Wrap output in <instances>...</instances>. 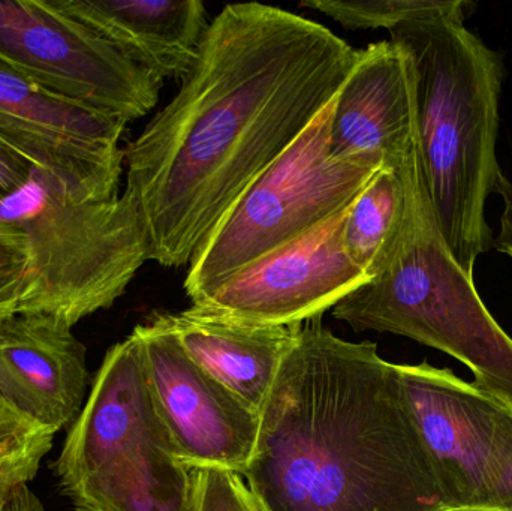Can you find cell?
Returning a JSON list of instances; mask_svg holds the SVG:
<instances>
[{"label": "cell", "mask_w": 512, "mask_h": 511, "mask_svg": "<svg viewBox=\"0 0 512 511\" xmlns=\"http://www.w3.org/2000/svg\"><path fill=\"white\" fill-rule=\"evenodd\" d=\"M357 50L333 30L264 3L210 21L177 95L125 149L152 261L186 266L246 189L333 101Z\"/></svg>", "instance_id": "cell-1"}, {"label": "cell", "mask_w": 512, "mask_h": 511, "mask_svg": "<svg viewBox=\"0 0 512 511\" xmlns=\"http://www.w3.org/2000/svg\"><path fill=\"white\" fill-rule=\"evenodd\" d=\"M243 479L262 511H450L396 363L319 318L295 326Z\"/></svg>", "instance_id": "cell-2"}, {"label": "cell", "mask_w": 512, "mask_h": 511, "mask_svg": "<svg viewBox=\"0 0 512 511\" xmlns=\"http://www.w3.org/2000/svg\"><path fill=\"white\" fill-rule=\"evenodd\" d=\"M450 511H454V510H450Z\"/></svg>", "instance_id": "cell-25"}, {"label": "cell", "mask_w": 512, "mask_h": 511, "mask_svg": "<svg viewBox=\"0 0 512 511\" xmlns=\"http://www.w3.org/2000/svg\"><path fill=\"white\" fill-rule=\"evenodd\" d=\"M128 123L36 86L0 57V141L72 197L119 194Z\"/></svg>", "instance_id": "cell-10"}, {"label": "cell", "mask_w": 512, "mask_h": 511, "mask_svg": "<svg viewBox=\"0 0 512 511\" xmlns=\"http://www.w3.org/2000/svg\"><path fill=\"white\" fill-rule=\"evenodd\" d=\"M405 215L384 266L331 314L355 332L393 333L468 366L475 386L512 404V338L490 314L474 278L439 230L414 125L399 167Z\"/></svg>", "instance_id": "cell-4"}, {"label": "cell", "mask_w": 512, "mask_h": 511, "mask_svg": "<svg viewBox=\"0 0 512 511\" xmlns=\"http://www.w3.org/2000/svg\"><path fill=\"white\" fill-rule=\"evenodd\" d=\"M414 125V83L406 51L391 39L357 50L334 98L330 155H381L388 167L399 168Z\"/></svg>", "instance_id": "cell-14"}, {"label": "cell", "mask_w": 512, "mask_h": 511, "mask_svg": "<svg viewBox=\"0 0 512 511\" xmlns=\"http://www.w3.org/2000/svg\"><path fill=\"white\" fill-rule=\"evenodd\" d=\"M161 317L192 362L246 404L261 410L294 344L297 324L245 323L197 306Z\"/></svg>", "instance_id": "cell-16"}, {"label": "cell", "mask_w": 512, "mask_h": 511, "mask_svg": "<svg viewBox=\"0 0 512 511\" xmlns=\"http://www.w3.org/2000/svg\"><path fill=\"white\" fill-rule=\"evenodd\" d=\"M159 80L183 81L209 29L201 0H53Z\"/></svg>", "instance_id": "cell-15"}, {"label": "cell", "mask_w": 512, "mask_h": 511, "mask_svg": "<svg viewBox=\"0 0 512 511\" xmlns=\"http://www.w3.org/2000/svg\"><path fill=\"white\" fill-rule=\"evenodd\" d=\"M405 215L399 168L385 167L346 209L342 245L349 260L372 281L384 266Z\"/></svg>", "instance_id": "cell-17"}, {"label": "cell", "mask_w": 512, "mask_h": 511, "mask_svg": "<svg viewBox=\"0 0 512 511\" xmlns=\"http://www.w3.org/2000/svg\"><path fill=\"white\" fill-rule=\"evenodd\" d=\"M0 228L26 249L27 290L18 314L51 315L72 327L113 306L152 261L143 215L126 189L83 200L35 170L0 203Z\"/></svg>", "instance_id": "cell-5"}, {"label": "cell", "mask_w": 512, "mask_h": 511, "mask_svg": "<svg viewBox=\"0 0 512 511\" xmlns=\"http://www.w3.org/2000/svg\"><path fill=\"white\" fill-rule=\"evenodd\" d=\"M0 511H45L39 498L27 486L17 489L5 503Z\"/></svg>", "instance_id": "cell-24"}, {"label": "cell", "mask_w": 512, "mask_h": 511, "mask_svg": "<svg viewBox=\"0 0 512 511\" xmlns=\"http://www.w3.org/2000/svg\"><path fill=\"white\" fill-rule=\"evenodd\" d=\"M444 0H304L303 8L315 9L345 29H387L439 8Z\"/></svg>", "instance_id": "cell-19"}, {"label": "cell", "mask_w": 512, "mask_h": 511, "mask_svg": "<svg viewBox=\"0 0 512 511\" xmlns=\"http://www.w3.org/2000/svg\"><path fill=\"white\" fill-rule=\"evenodd\" d=\"M495 192L501 198L504 210L499 221L498 236L493 239V246L512 260V182L502 171L498 174Z\"/></svg>", "instance_id": "cell-23"}, {"label": "cell", "mask_w": 512, "mask_h": 511, "mask_svg": "<svg viewBox=\"0 0 512 511\" xmlns=\"http://www.w3.org/2000/svg\"><path fill=\"white\" fill-rule=\"evenodd\" d=\"M26 290V249L18 236L0 228V321L18 314Z\"/></svg>", "instance_id": "cell-21"}, {"label": "cell", "mask_w": 512, "mask_h": 511, "mask_svg": "<svg viewBox=\"0 0 512 511\" xmlns=\"http://www.w3.org/2000/svg\"><path fill=\"white\" fill-rule=\"evenodd\" d=\"M0 57L47 92L125 123L149 114L164 87L53 0H0Z\"/></svg>", "instance_id": "cell-9"}, {"label": "cell", "mask_w": 512, "mask_h": 511, "mask_svg": "<svg viewBox=\"0 0 512 511\" xmlns=\"http://www.w3.org/2000/svg\"><path fill=\"white\" fill-rule=\"evenodd\" d=\"M396 368L450 510L512 511V404L450 369Z\"/></svg>", "instance_id": "cell-8"}, {"label": "cell", "mask_w": 512, "mask_h": 511, "mask_svg": "<svg viewBox=\"0 0 512 511\" xmlns=\"http://www.w3.org/2000/svg\"><path fill=\"white\" fill-rule=\"evenodd\" d=\"M188 511H262L243 476L219 467L191 470Z\"/></svg>", "instance_id": "cell-20"}, {"label": "cell", "mask_w": 512, "mask_h": 511, "mask_svg": "<svg viewBox=\"0 0 512 511\" xmlns=\"http://www.w3.org/2000/svg\"><path fill=\"white\" fill-rule=\"evenodd\" d=\"M54 474L75 511H188L191 468L156 413L134 332L105 356Z\"/></svg>", "instance_id": "cell-6"}, {"label": "cell", "mask_w": 512, "mask_h": 511, "mask_svg": "<svg viewBox=\"0 0 512 511\" xmlns=\"http://www.w3.org/2000/svg\"><path fill=\"white\" fill-rule=\"evenodd\" d=\"M54 435L0 396V506L35 479Z\"/></svg>", "instance_id": "cell-18"}, {"label": "cell", "mask_w": 512, "mask_h": 511, "mask_svg": "<svg viewBox=\"0 0 512 511\" xmlns=\"http://www.w3.org/2000/svg\"><path fill=\"white\" fill-rule=\"evenodd\" d=\"M156 413L186 467L243 476L258 440L259 411L189 359L161 314L135 327Z\"/></svg>", "instance_id": "cell-11"}, {"label": "cell", "mask_w": 512, "mask_h": 511, "mask_svg": "<svg viewBox=\"0 0 512 511\" xmlns=\"http://www.w3.org/2000/svg\"><path fill=\"white\" fill-rule=\"evenodd\" d=\"M35 170L32 162L0 141V203L20 191Z\"/></svg>", "instance_id": "cell-22"}, {"label": "cell", "mask_w": 512, "mask_h": 511, "mask_svg": "<svg viewBox=\"0 0 512 511\" xmlns=\"http://www.w3.org/2000/svg\"><path fill=\"white\" fill-rule=\"evenodd\" d=\"M89 386L86 348L72 326L44 314L0 321V396L54 434L83 410Z\"/></svg>", "instance_id": "cell-13"}, {"label": "cell", "mask_w": 512, "mask_h": 511, "mask_svg": "<svg viewBox=\"0 0 512 511\" xmlns=\"http://www.w3.org/2000/svg\"><path fill=\"white\" fill-rule=\"evenodd\" d=\"M469 2L403 21L391 41L411 60L415 126L424 182L439 230L454 260L475 276L493 246L486 204L501 173L499 102L504 60L466 27Z\"/></svg>", "instance_id": "cell-3"}, {"label": "cell", "mask_w": 512, "mask_h": 511, "mask_svg": "<svg viewBox=\"0 0 512 511\" xmlns=\"http://www.w3.org/2000/svg\"><path fill=\"white\" fill-rule=\"evenodd\" d=\"M333 107L334 99L198 246L185 279L192 305L259 258L345 212L388 167L381 155H330Z\"/></svg>", "instance_id": "cell-7"}, {"label": "cell", "mask_w": 512, "mask_h": 511, "mask_svg": "<svg viewBox=\"0 0 512 511\" xmlns=\"http://www.w3.org/2000/svg\"><path fill=\"white\" fill-rule=\"evenodd\" d=\"M345 212L259 258L192 306L265 326H295L321 318L369 282L343 249Z\"/></svg>", "instance_id": "cell-12"}]
</instances>
